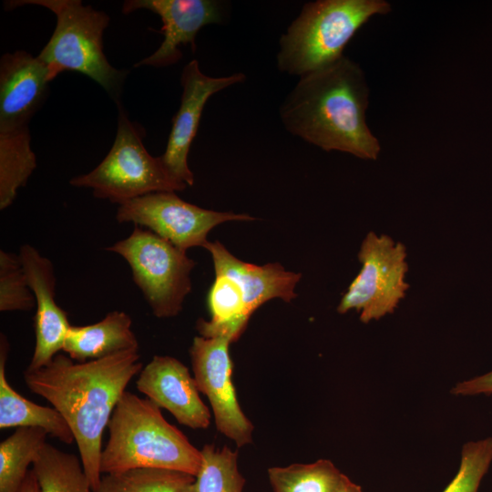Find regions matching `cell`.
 Instances as JSON below:
<instances>
[{
	"label": "cell",
	"instance_id": "cell-28",
	"mask_svg": "<svg viewBox=\"0 0 492 492\" xmlns=\"http://www.w3.org/2000/svg\"><path fill=\"white\" fill-rule=\"evenodd\" d=\"M19 492H40L37 479L33 469L28 471Z\"/></svg>",
	"mask_w": 492,
	"mask_h": 492
},
{
	"label": "cell",
	"instance_id": "cell-6",
	"mask_svg": "<svg viewBox=\"0 0 492 492\" xmlns=\"http://www.w3.org/2000/svg\"><path fill=\"white\" fill-rule=\"evenodd\" d=\"M142 129L120 108L114 143L104 159L91 171L72 178L69 184L89 188L98 199L122 204L154 192L183 190L160 157L151 156L142 141Z\"/></svg>",
	"mask_w": 492,
	"mask_h": 492
},
{
	"label": "cell",
	"instance_id": "cell-1",
	"mask_svg": "<svg viewBox=\"0 0 492 492\" xmlns=\"http://www.w3.org/2000/svg\"><path fill=\"white\" fill-rule=\"evenodd\" d=\"M143 368L138 351L77 362L57 354L46 366L26 368L24 381L70 427L92 489L101 480L102 436L130 380Z\"/></svg>",
	"mask_w": 492,
	"mask_h": 492
},
{
	"label": "cell",
	"instance_id": "cell-18",
	"mask_svg": "<svg viewBox=\"0 0 492 492\" xmlns=\"http://www.w3.org/2000/svg\"><path fill=\"white\" fill-rule=\"evenodd\" d=\"M9 351L6 337H0V428L38 427L70 445L75 439L64 417L54 407L43 406L31 402L18 394L8 383L5 364Z\"/></svg>",
	"mask_w": 492,
	"mask_h": 492
},
{
	"label": "cell",
	"instance_id": "cell-27",
	"mask_svg": "<svg viewBox=\"0 0 492 492\" xmlns=\"http://www.w3.org/2000/svg\"><path fill=\"white\" fill-rule=\"evenodd\" d=\"M451 393L456 395H492V371L456 384Z\"/></svg>",
	"mask_w": 492,
	"mask_h": 492
},
{
	"label": "cell",
	"instance_id": "cell-26",
	"mask_svg": "<svg viewBox=\"0 0 492 492\" xmlns=\"http://www.w3.org/2000/svg\"><path fill=\"white\" fill-rule=\"evenodd\" d=\"M492 463V436L463 446L457 473L443 492H477Z\"/></svg>",
	"mask_w": 492,
	"mask_h": 492
},
{
	"label": "cell",
	"instance_id": "cell-21",
	"mask_svg": "<svg viewBox=\"0 0 492 492\" xmlns=\"http://www.w3.org/2000/svg\"><path fill=\"white\" fill-rule=\"evenodd\" d=\"M32 466L40 492H95L81 460L48 443Z\"/></svg>",
	"mask_w": 492,
	"mask_h": 492
},
{
	"label": "cell",
	"instance_id": "cell-29",
	"mask_svg": "<svg viewBox=\"0 0 492 492\" xmlns=\"http://www.w3.org/2000/svg\"><path fill=\"white\" fill-rule=\"evenodd\" d=\"M335 492H363L359 485L354 483L350 478L345 476L341 486Z\"/></svg>",
	"mask_w": 492,
	"mask_h": 492
},
{
	"label": "cell",
	"instance_id": "cell-15",
	"mask_svg": "<svg viewBox=\"0 0 492 492\" xmlns=\"http://www.w3.org/2000/svg\"><path fill=\"white\" fill-rule=\"evenodd\" d=\"M48 71L31 54L17 50L0 59V128L27 125L48 92Z\"/></svg>",
	"mask_w": 492,
	"mask_h": 492
},
{
	"label": "cell",
	"instance_id": "cell-5",
	"mask_svg": "<svg viewBox=\"0 0 492 492\" xmlns=\"http://www.w3.org/2000/svg\"><path fill=\"white\" fill-rule=\"evenodd\" d=\"M5 5L6 9L39 5L56 15L55 30L37 56L47 68L50 82L64 71L79 72L118 103L128 71L111 66L103 51V33L109 23L105 12L80 0H15Z\"/></svg>",
	"mask_w": 492,
	"mask_h": 492
},
{
	"label": "cell",
	"instance_id": "cell-9",
	"mask_svg": "<svg viewBox=\"0 0 492 492\" xmlns=\"http://www.w3.org/2000/svg\"><path fill=\"white\" fill-rule=\"evenodd\" d=\"M116 219L145 227L186 251L203 247L216 226L230 220H253L247 214L206 210L180 199L175 192L149 193L118 205Z\"/></svg>",
	"mask_w": 492,
	"mask_h": 492
},
{
	"label": "cell",
	"instance_id": "cell-7",
	"mask_svg": "<svg viewBox=\"0 0 492 492\" xmlns=\"http://www.w3.org/2000/svg\"><path fill=\"white\" fill-rule=\"evenodd\" d=\"M106 251L128 263L135 284L156 317L169 318L180 313L191 290L190 272L196 265L186 251L138 226Z\"/></svg>",
	"mask_w": 492,
	"mask_h": 492
},
{
	"label": "cell",
	"instance_id": "cell-4",
	"mask_svg": "<svg viewBox=\"0 0 492 492\" xmlns=\"http://www.w3.org/2000/svg\"><path fill=\"white\" fill-rule=\"evenodd\" d=\"M389 12L384 0L306 3L280 38L279 70L302 77L335 63L360 27L372 16Z\"/></svg>",
	"mask_w": 492,
	"mask_h": 492
},
{
	"label": "cell",
	"instance_id": "cell-20",
	"mask_svg": "<svg viewBox=\"0 0 492 492\" xmlns=\"http://www.w3.org/2000/svg\"><path fill=\"white\" fill-rule=\"evenodd\" d=\"M47 435L42 428L18 427L0 443V492H19Z\"/></svg>",
	"mask_w": 492,
	"mask_h": 492
},
{
	"label": "cell",
	"instance_id": "cell-10",
	"mask_svg": "<svg viewBox=\"0 0 492 492\" xmlns=\"http://www.w3.org/2000/svg\"><path fill=\"white\" fill-rule=\"evenodd\" d=\"M230 343L223 336H195L190 354L197 387L210 401L217 429L241 447L252 441L254 427L236 396Z\"/></svg>",
	"mask_w": 492,
	"mask_h": 492
},
{
	"label": "cell",
	"instance_id": "cell-14",
	"mask_svg": "<svg viewBox=\"0 0 492 492\" xmlns=\"http://www.w3.org/2000/svg\"><path fill=\"white\" fill-rule=\"evenodd\" d=\"M137 389L177 421L191 429H205L210 412L199 395L194 377L187 366L169 355H155L136 381Z\"/></svg>",
	"mask_w": 492,
	"mask_h": 492
},
{
	"label": "cell",
	"instance_id": "cell-11",
	"mask_svg": "<svg viewBox=\"0 0 492 492\" xmlns=\"http://www.w3.org/2000/svg\"><path fill=\"white\" fill-rule=\"evenodd\" d=\"M245 78L242 73L220 77L207 76L201 72L196 59L184 67L180 77V105L172 118L165 152L160 156L164 166L177 180L187 186L194 184V175L188 165V155L206 102L215 93L241 83Z\"/></svg>",
	"mask_w": 492,
	"mask_h": 492
},
{
	"label": "cell",
	"instance_id": "cell-8",
	"mask_svg": "<svg viewBox=\"0 0 492 492\" xmlns=\"http://www.w3.org/2000/svg\"><path fill=\"white\" fill-rule=\"evenodd\" d=\"M358 259L361 270L343 295L337 311L345 313L355 310L361 322L367 323L394 313L405 297L409 287L405 282L406 250L388 235L370 231L361 244Z\"/></svg>",
	"mask_w": 492,
	"mask_h": 492
},
{
	"label": "cell",
	"instance_id": "cell-22",
	"mask_svg": "<svg viewBox=\"0 0 492 492\" xmlns=\"http://www.w3.org/2000/svg\"><path fill=\"white\" fill-rule=\"evenodd\" d=\"M195 477L161 468L104 474L95 492H194Z\"/></svg>",
	"mask_w": 492,
	"mask_h": 492
},
{
	"label": "cell",
	"instance_id": "cell-25",
	"mask_svg": "<svg viewBox=\"0 0 492 492\" xmlns=\"http://www.w3.org/2000/svg\"><path fill=\"white\" fill-rule=\"evenodd\" d=\"M36 305L19 254L0 251V311H30Z\"/></svg>",
	"mask_w": 492,
	"mask_h": 492
},
{
	"label": "cell",
	"instance_id": "cell-17",
	"mask_svg": "<svg viewBox=\"0 0 492 492\" xmlns=\"http://www.w3.org/2000/svg\"><path fill=\"white\" fill-rule=\"evenodd\" d=\"M130 316L109 312L101 321L83 326L71 325L62 351L77 362L105 358L126 351H138V339Z\"/></svg>",
	"mask_w": 492,
	"mask_h": 492
},
{
	"label": "cell",
	"instance_id": "cell-13",
	"mask_svg": "<svg viewBox=\"0 0 492 492\" xmlns=\"http://www.w3.org/2000/svg\"><path fill=\"white\" fill-rule=\"evenodd\" d=\"M18 254L36 300V346L28 368L37 369L62 351L71 325L56 302V276L50 260L29 244L22 245Z\"/></svg>",
	"mask_w": 492,
	"mask_h": 492
},
{
	"label": "cell",
	"instance_id": "cell-3",
	"mask_svg": "<svg viewBox=\"0 0 492 492\" xmlns=\"http://www.w3.org/2000/svg\"><path fill=\"white\" fill-rule=\"evenodd\" d=\"M107 427L109 438L101 454L102 474L161 468L196 477L200 469L201 451L149 398L125 391Z\"/></svg>",
	"mask_w": 492,
	"mask_h": 492
},
{
	"label": "cell",
	"instance_id": "cell-24",
	"mask_svg": "<svg viewBox=\"0 0 492 492\" xmlns=\"http://www.w3.org/2000/svg\"><path fill=\"white\" fill-rule=\"evenodd\" d=\"M202 463L195 477L194 492H242L245 478L238 468V453L228 446L205 445Z\"/></svg>",
	"mask_w": 492,
	"mask_h": 492
},
{
	"label": "cell",
	"instance_id": "cell-12",
	"mask_svg": "<svg viewBox=\"0 0 492 492\" xmlns=\"http://www.w3.org/2000/svg\"><path fill=\"white\" fill-rule=\"evenodd\" d=\"M146 9L157 14L161 21L164 38L150 56L134 64V67H163L177 63L182 56L180 46L190 44L196 48L195 38L205 26L223 20V5L215 0H128L122 13Z\"/></svg>",
	"mask_w": 492,
	"mask_h": 492
},
{
	"label": "cell",
	"instance_id": "cell-16",
	"mask_svg": "<svg viewBox=\"0 0 492 492\" xmlns=\"http://www.w3.org/2000/svg\"><path fill=\"white\" fill-rule=\"evenodd\" d=\"M204 248L210 253L214 268L227 272L242 286L251 313L272 299L289 302L297 296L294 289L301 273L288 272L276 262L260 266L242 261L218 241H208Z\"/></svg>",
	"mask_w": 492,
	"mask_h": 492
},
{
	"label": "cell",
	"instance_id": "cell-19",
	"mask_svg": "<svg viewBox=\"0 0 492 492\" xmlns=\"http://www.w3.org/2000/svg\"><path fill=\"white\" fill-rule=\"evenodd\" d=\"M28 126L0 128V210L15 200L36 167Z\"/></svg>",
	"mask_w": 492,
	"mask_h": 492
},
{
	"label": "cell",
	"instance_id": "cell-23",
	"mask_svg": "<svg viewBox=\"0 0 492 492\" xmlns=\"http://www.w3.org/2000/svg\"><path fill=\"white\" fill-rule=\"evenodd\" d=\"M268 477L273 492H335L345 475L328 459L311 464L272 466Z\"/></svg>",
	"mask_w": 492,
	"mask_h": 492
},
{
	"label": "cell",
	"instance_id": "cell-2",
	"mask_svg": "<svg viewBox=\"0 0 492 492\" xmlns=\"http://www.w3.org/2000/svg\"><path fill=\"white\" fill-rule=\"evenodd\" d=\"M369 88L360 66L343 56L301 77L280 108L284 128L323 150L375 160L379 140L366 124Z\"/></svg>",
	"mask_w": 492,
	"mask_h": 492
}]
</instances>
